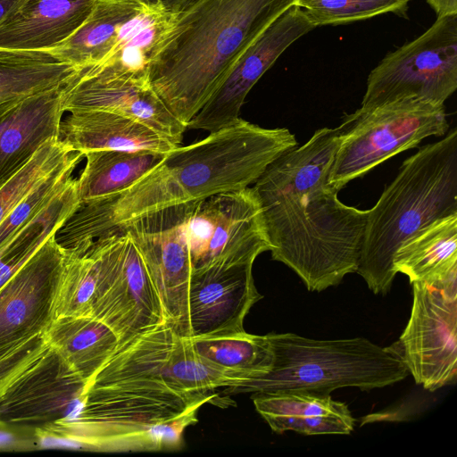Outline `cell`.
Returning <instances> with one entry per match:
<instances>
[{
	"label": "cell",
	"mask_w": 457,
	"mask_h": 457,
	"mask_svg": "<svg viewBox=\"0 0 457 457\" xmlns=\"http://www.w3.org/2000/svg\"><path fill=\"white\" fill-rule=\"evenodd\" d=\"M298 0H195L178 12L150 84L187 126L259 36Z\"/></svg>",
	"instance_id": "obj_3"
},
{
	"label": "cell",
	"mask_w": 457,
	"mask_h": 457,
	"mask_svg": "<svg viewBox=\"0 0 457 457\" xmlns=\"http://www.w3.org/2000/svg\"><path fill=\"white\" fill-rule=\"evenodd\" d=\"M48 349L41 334L0 358V402L9 387Z\"/></svg>",
	"instance_id": "obj_31"
},
{
	"label": "cell",
	"mask_w": 457,
	"mask_h": 457,
	"mask_svg": "<svg viewBox=\"0 0 457 457\" xmlns=\"http://www.w3.org/2000/svg\"><path fill=\"white\" fill-rule=\"evenodd\" d=\"M62 116L57 140L83 154L91 151H149L166 154L178 145L137 120L105 110H75Z\"/></svg>",
	"instance_id": "obj_17"
},
{
	"label": "cell",
	"mask_w": 457,
	"mask_h": 457,
	"mask_svg": "<svg viewBox=\"0 0 457 457\" xmlns=\"http://www.w3.org/2000/svg\"><path fill=\"white\" fill-rule=\"evenodd\" d=\"M266 336L273 353L271 369L231 391L329 395L343 387L381 388L410 375L395 344L382 347L364 337L320 340L294 333Z\"/></svg>",
	"instance_id": "obj_5"
},
{
	"label": "cell",
	"mask_w": 457,
	"mask_h": 457,
	"mask_svg": "<svg viewBox=\"0 0 457 457\" xmlns=\"http://www.w3.org/2000/svg\"><path fill=\"white\" fill-rule=\"evenodd\" d=\"M328 182L337 191L387 159L449 130L445 104L401 99L343 118Z\"/></svg>",
	"instance_id": "obj_6"
},
{
	"label": "cell",
	"mask_w": 457,
	"mask_h": 457,
	"mask_svg": "<svg viewBox=\"0 0 457 457\" xmlns=\"http://www.w3.org/2000/svg\"><path fill=\"white\" fill-rule=\"evenodd\" d=\"M136 0H95L83 23L52 48L78 72L102 62L114 47L120 26Z\"/></svg>",
	"instance_id": "obj_25"
},
{
	"label": "cell",
	"mask_w": 457,
	"mask_h": 457,
	"mask_svg": "<svg viewBox=\"0 0 457 457\" xmlns=\"http://www.w3.org/2000/svg\"><path fill=\"white\" fill-rule=\"evenodd\" d=\"M457 213V129L405 159L375 205L368 210L356 273L376 295L396 275L401 245L429 223Z\"/></svg>",
	"instance_id": "obj_4"
},
{
	"label": "cell",
	"mask_w": 457,
	"mask_h": 457,
	"mask_svg": "<svg viewBox=\"0 0 457 457\" xmlns=\"http://www.w3.org/2000/svg\"><path fill=\"white\" fill-rule=\"evenodd\" d=\"M162 4L172 12H179L195 0H152Z\"/></svg>",
	"instance_id": "obj_34"
},
{
	"label": "cell",
	"mask_w": 457,
	"mask_h": 457,
	"mask_svg": "<svg viewBox=\"0 0 457 457\" xmlns=\"http://www.w3.org/2000/svg\"><path fill=\"white\" fill-rule=\"evenodd\" d=\"M165 154L149 151L100 150L84 154L77 189L80 203L115 196L158 164Z\"/></svg>",
	"instance_id": "obj_23"
},
{
	"label": "cell",
	"mask_w": 457,
	"mask_h": 457,
	"mask_svg": "<svg viewBox=\"0 0 457 457\" xmlns=\"http://www.w3.org/2000/svg\"><path fill=\"white\" fill-rule=\"evenodd\" d=\"M96 240L99 272L90 317L106 324L119 345L165 323L160 298L131 239L113 228Z\"/></svg>",
	"instance_id": "obj_10"
},
{
	"label": "cell",
	"mask_w": 457,
	"mask_h": 457,
	"mask_svg": "<svg viewBox=\"0 0 457 457\" xmlns=\"http://www.w3.org/2000/svg\"><path fill=\"white\" fill-rule=\"evenodd\" d=\"M296 145L295 136L286 128H262L240 118L200 141L177 146L120 194L80 203L55 239L73 248L148 212L246 188Z\"/></svg>",
	"instance_id": "obj_2"
},
{
	"label": "cell",
	"mask_w": 457,
	"mask_h": 457,
	"mask_svg": "<svg viewBox=\"0 0 457 457\" xmlns=\"http://www.w3.org/2000/svg\"><path fill=\"white\" fill-rule=\"evenodd\" d=\"M410 0H298L315 25H337L386 12L403 15Z\"/></svg>",
	"instance_id": "obj_29"
},
{
	"label": "cell",
	"mask_w": 457,
	"mask_h": 457,
	"mask_svg": "<svg viewBox=\"0 0 457 457\" xmlns=\"http://www.w3.org/2000/svg\"><path fill=\"white\" fill-rule=\"evenodd\" d=\"M340 129L321 128L276 158L253 184L271 257L310 291L338 285L358 268L368 210L343 204L328 182Z\"/></svg>",
	"instance_id": "obj_1"
},
{
	"label": "cell",
	"mask_w": 457,
	"mask_h": 457,
	"mask_svg": "<svg viewBox=\"0 0 457 457\" xmlns=\"http://www.w3.org/2000/svg\"><path fill=\"white\" fill-rule=\"evenodd\" d=\"M190 204L148 212L113 228L126 234L135 245L160 298L166 322L182 337L190 336L188 294L192 266L186 235Z\"/></svg>",
	"instance_id": "obj_11"
},
{
	"label": "cell",
	"mask_w": 457,
	"mask_h": 457,
	"mask_svg": "<svg viewBox=\"0 0 457 457\" xmlns=\"http://www.w3.org/2000/svg\"><path fill=\"white\" fill-rule=\"evenodd\" d=\"M64 112L105 110L138 121L180 145L187 126L180 122L154 92L149 81L104 73H77L62 87Z\"/></svg>",
	"instance_id": "obj_15"
},
{
	"label": "cell",
	"mask_w": 457,
	"mask_h": 457,
	"mask_svg": "<svg viewBox=\"0 0 457 457\" xmlns=\"http://www.w3.org/2000/svg\"><path fill=\"white\" fill-rule=\"evenodd\" d=\"M411 285L410 319L395 344L415 382L432 392L457 378V265Z\"/></svg>",
	"instance_id": "obj_8"
},
{
	"label": "cell",
	"mask_w": 457,
	"mask_h": 457,
	"mask_svg": "<svg viewBox=\"0 0 457 457\" xmlns=\"http://www.w3.org/2000/svg\"><path fill=\"white\" fill-rule=\"evenodd\" d=\"M195 351L204 360L247 381L270 371L273 353L267 336L237 333L190 337Z\"/></svg>",
	"instance_id": "obj_27"
},
{
	"label": "cell",
	"mask_w": 457,
	"mask_h": 457,
	"mask_svg": "<svg viewBox=\"0 0 457 457\" xmlns=\"http://www.w3.org/2000/svg\"><path fill=\"white\" fill-rule=\"evenodd\" d=\"M77 73L52 49L0 47V118L31 96L63 87Z\"/></svg>",
	"instance_id": "obj_21"
},
{
	"label": "cell",
	"mask_w": 457,
	"mask_h": 457,
	"mask_svg": "<svg viewBox=\"0 0 457 457\" xmlns=\"http://www.w3.org/2000/svg\"><path fill=\"white\" fill-rule=\"evenodd\" d=\"M29 0H0V24L16 13Z\"/></svg>",
	"instance_id": "obj_32"
},
{
	"label": "cell",
	"mask_w": 457,
	"mask_h": 457,
	"mask_svg": "<svg viewBox=\"0 0 457 457\" xmlns=\"http://www.w3.org/2000/svg\"><path fill=\"white\" fill-rule=\"evenodd\" d=\"M77 178L0 247V288L39 250L78 208Z\"/></svg>",
	"instance_id": "obj_26"
},
{
	"label": "cell",
	"mask_w": 457,
	"mask_h": 457,
	"mask_svg": "<svg viewBox=\"0 0 457 457\" xmlns=\"http://www.w3.org/2000/svg\"><path fill=\"white\" fill-rule=\"evenodd\" d=\"M62 87L31 96L0 118V186L57 138L64 113Z\"/></svg>",
	"instance_id": "obj_18"
},
{
	"label": "cell",
	"mask_w": 457,
	"mask_h": 457,
	"mask_svg": "<svg viewBox=\"0 0 457 457\" xmlns=\"http://www.w3.org/2000/svg\"><path fill=\"white\" fill-rule=\"evenodd\" d=\"M438 16L457 13V0H426Z\"/></svg>",
	"instance_id": "obj_33"
},
{
	"label": "cell",
	"mask_w": 457,
	"mask_h": 457,
	"mask_svg": "<svg viewBox=\"0 0 457 457\" xmlns=\"http://www.w3.org/2000/svg\"><path fill=\"white\" fill-rule=\"evenodd\" d=\"M457 265V213L425 226L397 249L393 267L410 283L428 281Z\"/></svg>",
	"instance_id": "obj_24"
},
{
	"label": "cell",
	"mask_w": 457,
	"mask_h": 457,
	"mask_svg": "<svg viewBox=\"0 0 457 457\" xmlns=\"http://www.w3.org/2000/svg\"><path fill=\"white\" fill-rule=\"evenodd\" d=\"M87 383L50 348L6 391L0 426L37 428L72 417L82 405Z\"/></svg>",
	"instance_id": "obj_14"
},
{
	"label": "cell",
	"mask_w": 457,
	"mask_h": 457,
	"mask_svg": "<svg viewBox=\"0 0 457 457\" xmlns=\"http://www.w3.org/2000/svg\"><path fill=\"white\" fill-rule=\"evenodd\" d=\"M80 161H74L55 170L0 223V247L49 204L72 176Z\"/></svg>",
	"instance_id": "obj_30"
},
{
	"label": "cell",
	"mask_w": 457,
	"mask_h": 457,
	"mask_svg": "<svg viewBox=\"0 0 457 457\" xmlns=\"http://www.w3.org/2000/svg\"><path fill=\"white\" fill-rule=\"evenodd\" d=\"M64 259L53 235L0 288V358L43 334L55 319Z\"/></svg>",
	"instance_id": "obj_12"
},
{
	"label": "cell",
	"mask_w": 457,
	"mask_h": 457,
	"mask_svg": "<svg viewBox=\"0 0 457 457\" xmlns=\"http://www.w3.org/2000/svg\"><path fill=\"white\" fill-rule=\"evenodd\" d=\"M262 298L254 285L253 264L212 267L193 273L188 294V337L245 331V316Z\"/></svg>",
	"instance_id": "obj_16"
},
{
	"label": "cell",
	"mask_w": 457,
	"mask_h": 457,
	"mask_svg": "<svg viewBox=\"0 0 457 457\" xmlns=\"http://www.w3.org/2000/svg\"><path fill=\"white\" fill-rule=\"evenodd\" d=\"M83 157L82 153L69 149L57 138L46 142L27 164L0 186V223L55 170Z\"/></svg>",
	"instance_id": "obj_28"
},
{
	"label": "cell",
	"mask_w": 457,
	"mask_h": 457,
	"mask_svg": "<svg viewBox=\"0 0 457 457\" xmlns=\"http://www.w3.org/2000/svg\"><path fill=\"white\" fill-rule=\"evenodd\" d=\"M192 274L212 267L253 264L270 250L252 186L191 203L186 221Z\"/></svg>",
	"instance_id": "obj_9"
},
{
	"label": "cell",
	"mask_w": 457,
	"mask_h": 457,
	"mask_svg": "<svg viewBox=\"0 0 457 457\" xmlns=\"http://www.w3.org/2000/svg\"><path fill=\"white\" fill-rule=\"evenodd\" d=\"M317 26L306 11L294 5L277 18L238 59L220 87L187 124L214 132L239 118L245 99L265 71L295 40Z\"/></svg>",
	"instance_id": "obj_13"
},
{
	"label": "cell",
	"mask_w": 457,
	"mask_h": 457,
	"mask_svg": "<svg viewBox=\"0 0 457 457\" xmlns=\"http://www.w3.org/2000/svg\"><path fill=\"white\" fill-rule=\"evenodd\" d=\"M457 88V13L438 16L416 39L389 53L370 73L360 110L401 100L436 104Z\"/></svg>",
	"instance_id": "obj_7"
},
{
	"label": "cell",
	"mask_w": 457,
	"mask_h": 457,
	"mask_svg": "<svg viewBox=\"0 0 457 457\" xmlns=\"http://www.w3.org/2000/svg\"><path fill=\"white\" fill-rule=\"evenodd\" d=\"M50 348L87 384L119 346L115 333L90 316H60L43 333Z\"/></svg>",
	"instance_id": "obj_22"
},
{
	"label": "cell",
	"mask_w": 457,
	"mask_h": 457,
	"mask_svg": "<svg viewBox=\"0 0 457 457\" xmlns=\"http://www.w3.org/2000/svg\"><path fill=\"white\" fill-rule=\"evenodd\" d=\"M252 399L257 412L278 434L348 435L353 430L355 420L348 406L329 395L254 393Z\"/></svg>",
	"instance_id": "obj_19"
},
{
	"label": "cell",
	"mask_w": 457,
	"mask_h": 457,
	"mask_svg": "<svg viewBox=\"0 0 457 457\" xmlns=\"http://www.w3.org/2000/svg\"><path fill=\"white\" fill-rule=\"evenodd\" d=\"M95 0H29L0 24V47L52 49L86 20Z\"/></svg>",
	"instance_id": "obj_20"
}]
</instances>
